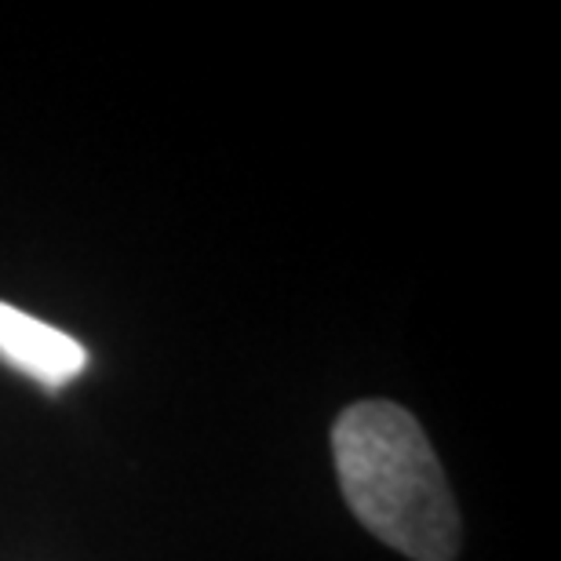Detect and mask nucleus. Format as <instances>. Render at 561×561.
I'll use <instances>...</instances> for the list:
<instances>
[{"mask_svg":"<svg viewBox=\"0 0 561 561\" xmlns=\"http://www.w3.org/2000/svg\"><path fill=\"white\" fill-rule=\"evenodd\" d=\"M340 489L376 540L412 561L459 554V511L423 426L394 401H357L332 426Z\"/></svg>","mask_w":561,"mask_h":561,"instance_id":"f257e3e1","label":"nucleus"},{"mask_svg":"<svg viewBox=\"0 0 561 561\" xmlns=\"http://www.w3.org/2000/svg\"><path fill=\"white\" fill-rule=\"evenodd\" d=\"M0 362L30 376L44 390H62L77 376H84L88 351L62 329H51L0 299Z\"/></svg>","mask_w":561,"mask_h":561,"instance_id":"f03ea898","label":"nucleus"}]
</instances>
